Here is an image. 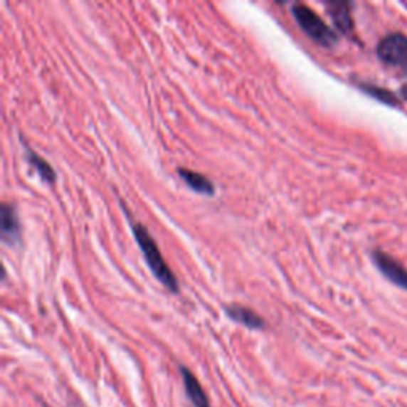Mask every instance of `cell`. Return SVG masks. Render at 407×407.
Here are the masks:
<instances>
[{
	"label": "cell",
	"mask_w": 407,
	"mask_h": 407,
	"mask_svg": "<svg viewBox=\"0 0 407 407\" xmlns=\"http://www.w3.org/2000/svg\"><path fill=\"white\" fill-rule=\"evenodd\" d=\"M129 223H131L132 234L135 240H137V245L142 250V253H144L145 261L148 263V266H150L156 279L164 285L167 290H171L172 293H179L180 285L177 277H175L171 268H169V264L164 261V258H162L161 250L158 243L153 239V236L148 233V229L142 225V223H134L131 216H129Z\"/></svg>",
	"instance_id": "1"
},
{
	"label": "cell",
	"mask_w": 407,
	"mask_h": 407,
	"mask_svg": "<svg viewBox=\"0 0 407 407\" xmlns=\"http://www.w3.org/2000/svg\"><path fill=\"white\" fill-rule=\"evenodd\" d=\"M291 13L296 23L300 24L301 29L307 33V36L314 40L315 43L324 46V48H331L337 42L336 32L323 21L322 16H318L310 6L304 4H295L291 6Z\"/></svg>",
	"instance_id": "2"
},
{
	"label": "cell",
	"mask_w": 407,
	"mask_h": 407,
	"mask_svg": "<svg viewBox=\"0 0 407 407\" xmlns=\"http://www.w3.org/2000/svg\"><path fill=\"white\" fill-rule=\"evenodd\" d=\"M377 56L385 65L407 73V37L401 32H393L377 45Z\"/></svg>",
	"instance_id": "3"
},
{
	"label": "cell",
	"mask_w": 407,
	"mask_h": 407,
	"mask_svg": "<svg viewBox=\"0 0 407 407\" xmlns=\"http://www.w3.org/2000/svg\"><path fill=\"white\" fill-rule=\"evenodd\" d=\"M372 261H374L376 268L381 270V274L386 280L399 288L407 290V268H404L401 263L395 260L391 255L381 252V250L372 252Z\"/></svg>",
	"instance_id": "4"
},
{
	"label": "cell",
	"mask_w": 407,
	"mask_h": 407,
	"mask_svg": "<svg viewBox=\"0 0 407 407\" xmlns=\"http://www.w3.org/2000/svg\"><path fill=\"white\" fill-rule=\"evenodd\" d=\"M0 229L6 245H16L21 242V221L18 218L16 208L9 202H4L0 207Z\"/></svg>",
	"instance_id": "5"
},
{
	"label": "cell",
	"mask_w": 407,
	"mask_h": 407,
	"mask_svg": "<svg viewBox=\"0 0 407 407\" xmlns=\"http://www.w3.org/2000/svg\"><path fill=\"white\" fill-rule=\"evenodd\" d=\"M180 372H181V377H183V386H185L186 396L189 398L191 404L194 407H210L207 393H206V390H204V386L201 385V382L198 381V377H196L188 368H185V366H181Z\"/></svg>",
	"instance_id": "6"
},
{
	"label": "cell",
	"mask_w": 407,
	"mask_h": 407,
	"mask_svg": "<svg viewBox=\"0 0 407 407\" xmlns=\"http://www.w3.org/2000/svg\"><path fill=\"white\" fill-rule=\"evenodd\" d=\"M225 310H226V314L231 320L243 324L245 328L264 329V327H266V323H264L263 318L258 315L255 310L248 309V307H243V305L233 304V305H228Z\"/></svg>",
	"instance_id": "7"
},
{
	"label": "cell",
	"mask_w": 407,
	"mask_h": 407,
	"mask_svg": "<svg viewBox=\"0 0 407 407\" xmlns=\"http://www.w3.org/2000/svg\"><path fill=\"white\" fill-rule=\"evenodd\" d=\"M329 16L334 23L336 29L342 33H350L354 31V19H352L350 4L345 2H332L327 5Z\"/></svg>",
	"instance_id": "8"
},
{
	"label": "cell",
	"mask_w": 407,
	"mask_h": 407,
	"mask_svg": "<svg viewBox=\"0 0 407 407\" xmlns=\"http://www.w3.org/2000/svg\"><path fill=\"white\" fill-rule=\"evenodd\" d=\"M179 175L189 188L194 189L196 193L207 194V196L215 194V185L206 177V175L189 171V169H179Z\"/></svg>",
	"instance_id": "9"
},
{
	"label": "cell",
	"mask_w": 407,
	"mask_h": 407,
	"mask_svg": "<svg viewBox=\"0 0 407 407\" xmlns=\"http://www.w3.org/2000/svg\"><path fill=\"white\" fill-rule=\"evenodd\" d=\"M26 158H27V161H29V164L38 172L40 179H42L43 181H46V183L56 181V171H54L53 166L50 164L48 161L43 159L38 153L32 152L29 147H26Z\"/></svg>",
	"instance_id": "10"
},
{
	"label": "cell",
	"mask_w": 407,
	"mask_h": 407,
	"mask_svg": "<svg viewBox=\"0 0 407 407\" xmlns=\"http://www.w3.org/2000/svg\"><path fill=\"white\" fill-rule=\"evenodd\" d=\"M361 86V90L364 92H368L371 97H376L377 100L384 102V104H388V105H398V99L393 92H390L388 90H384V88H379V86H372V85H359Z\"/></svg>",
	"instance_id": "11"
},
{
	"label": "cell",
	"mask_w": 407,
	"mask_h": 407,
	"mask_svg": "<svg viewBox=\"0 0 407 407\" xmlns=\"http://www.w3.org/2000/svg\"><path fill=\"white\" fill-rule=\"evenodd\" d=\"M401 96H403V99L407 102V85H404V86L401 88Z\"/></svg>",
	"instance_id": "12"
}]
</instances>
